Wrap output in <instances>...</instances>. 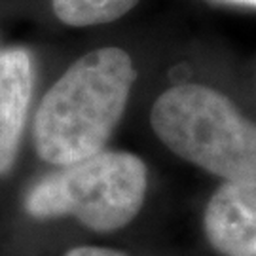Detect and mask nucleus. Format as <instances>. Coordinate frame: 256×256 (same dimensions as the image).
<instances>
[{
  "label": "nucleus",
  "mask_w": 256,
  "mask_h": 256,
  "mask_svg": "<svg viewBox=\"0 0 256 256\" xmlns=\"http://www.w3.org/2000/svg\"><path fill=\"white\" fill-rule=\"evenodd\" d=\"M135 80L137 70L122 48H99L74 61L36 110L32 135L38 156L64 167L104 150Z\"/></svg>",
  "instance_id": "obj_1"
},
{
  "label": "nucleus",
  "mask_w": 256,
  "mask_h": 256,
  "mask_svg": "<svg viewBox=\"0 0 256 256\" xmlns=\"http://www.w3.org/2000/svg\"><path fill=\"white\" fill-rule=\"evenodd\" d=\"M152 129L171 152L226 182L256 184V126L216 90L178 84L150 112Z\"/></svg>",
  "instance_id": "obj_2"
},
{
  "label": "nucleus",
  "mask_w": 256,
  "mask_h": 256,
  "mask_svg": "<svg viewBox=\"0 0 256 256\" xmlns=\"http://www.w3.org/2000/svg\"><path fill=\"white\" fill-rule=\"evenodd\" d=\"M146 184V165L138 156L101 150L38 180L25 209L40 220L72 216L95 232H114L138 214Z\"/></svg>",
  "instance_id": "obj_3"
},
{
  "label": "nucleus",
  "mask_w": 256,
  "mask_h": 256,
  "mask_svg": "<svg viewBox=\"0 0 256 256\" xmlns=\"http://www.w3.org/2000/svg\"><path fill=\"white\" fill-rule=\"evenodd\" d=\"M203 226L220 254L256 256V184H222L207 203Z\"/></svg>",
  "instance_id": "obj_4"
},
{
  "label": "nucleus",
  "mask_w": 256,
  "mask_h": 256,
  "mask_svg": "<svg viewBox=\"0 0 256 256\" xmlns=\"http://www.w3.org/2000/svg\"><path fill=\"white\" fill-rule=\"evenodd\" d=\"M34 90V63L25 48L0 50V174L18 160Z\"/></svg>",
  "instance_id": "obj_5"
},
{
  "label": "nucleus",
  "mask_w": 256,
  "mask_h": 256,
  "mask_svg": "<svg viewBox=\"0 0 256 256\" xmlns=\"http://www.w3.org/2000/svg\"><path fill=\"white\" fill-rule=\"evenodd\" d=\"M138 0H52L55 18L68 27H92L124 18Z\"/></svg>",
  "instance_id": "obj_6"
},
{
  "label": "nucleus",
  "mask_w": 256,
  "mask_h": 256,
  "mask_svg": "<svg viewBox=\"0 0 256 256\" xmlns=\"http://www.w3.org/2000/svg\"><path fill=\"white\" fill-rule=\"evenodd\" d=\"M64 256H128L120 250H114V248H106V247H74L70 248Z\"/></svg>",
  "instance_id": "obj_7"
},
{
  "label": "nucleus",
  "mask_w": 256,
  "mask_h": 256,
  "mask_svg": "<svg viewBox=\"0 0 256 256\" xmlns=\"http://www.w3.org/2000/svg\"><path fill=\"white\" fill-rule=\"evenodd\" d=\"M232 4H241V6H254L256 8V0H226Z\"/></svg>",
  "instance_id": "obj_8"
}]
</instances>
